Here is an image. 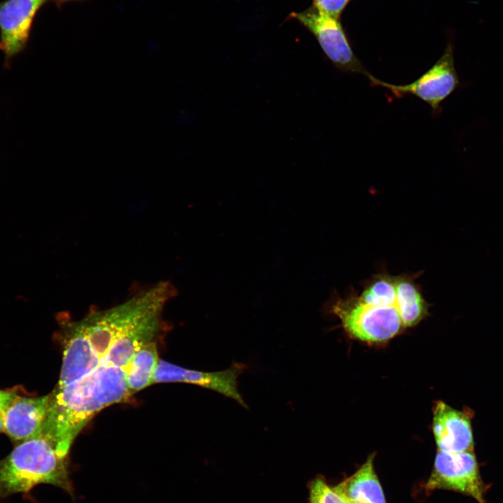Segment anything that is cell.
<instances>
[{
  "label": "cell",
  "instance_id": "1",
  "mask_svg": "<svg viewBox=\"0 0 503 503\" xmlns=\"http://www.w3.org/2000/svg\"><path fill=\"white\" fill-rule=\"evenodd\" d=\"M177 294L168 281L159 282L133 293L114 307L95 310L80 320L64 326V349L56 387L68 385L100 366L115 339L132 323Z\"/></svg>",
  "mask_w": 503,
  "mask_h": 503
},
{
  "label": "cell",
  "instance_id": "2",
  "mask_svg": "<svg viewBox=\"0 0 503 503\" xmlns=\"http://www.w3.org/2000/svg\"><path fill=\"white\" fill-rule=\"evenodd\" d=\"M332 301L358 333L384 342L419 323L430 307L414 275L386 272L373 275L359 292Z\"/></svg>",
  "mask_w": 503,
  "mask_h": 503
},
{
  "label": "cell",
  "instance_id": "3",
  "mask_svg": "<svg viewBox=\"0 0 503 503\" xmlns=\"http://www.w3.org/2000/svg\"><path fill=\"white\" fill-rule=\"evenodd\" d=\"M129 397L126 372L115 366L100 365L68 385L55 386L48 395L41 435L68 457L74 439L97 412Z\"/></svg>",
  "mask_w": 503,
  "mask_h": 503
},
{
  "label": "cell",
  "instance_id": "4",
  "mask_svg": "<svg viewBox=\"0 0 503 503\" xmlns=\"http://www.w3.org/2000/svg\"><path fill=\"white\" fill-rule=\"evenodd\" d=\"M68 465V457L42 435L20 442L0 460V497L28 494L42 483L73 494Z\"/></svg>",
  "mask_w": 503,
  "mask_h": 503
},
{
  "label": "cell",
  "instance_id": "5",
  "mask_svg": "<svg viewBox=\"0 0 503 503\" xmlns=\"http://www.w3.org/2000/svg\"><path fill=\"white\" fill-rule=\"evenodd\" d=\"M373 86L389 90L397 97L412 95L430 105L433 112L440 113L441 104L460 87L454 62L453 43L449 41L440 58L419 78L405 85L384 82L369 74L367 77Z\"/></svg>",
  "mask_w": 503,
  "mask_h": 503
},
{
  "label": "cell",
  "instance_id": "6",
  "mask_svg": "<svg viewBox=\"0 0 503 503\" xmlns=\"http://www.w3.org/2000/svg\"><path fill=\"white\" fill-rule=\"evenodd\" d=\"M291 17L314 36L326 57L338 71L367 77L370 73L354 53L340 19L314 5L300 13H293Z\"/></svg>",
  "mask_w": 503,
  "mask_h": 503
},
{
  "label": "cell",
  "instance_id": "7",
  "mask_svg": "<svg viewBox=\"0 0 503 503\" xmlns=\"http://www.w3.org/2000/svg\"><path fill=\"white\" fill-rule=\"evenodd\" d=\"M426 492L451 490L486 503L487 490L473 451L447 453L438 451L431 474L425 485Z\"/></svg>",
  "mask_w": 503,
  "mask_h": 503
},
{
  "label": "cell",
  "instance_id": "8",
  "mask_svg": "<svg viewBox=\"0 0 503 503\" xmlns=\"http://www.w3.org/2000/svg\"><path fill=\"white\" fill-rule=\"evenodd\" d=\"M48 0H6L0 2V50L5 64L23 51L35 16Z\"/></svg>",
  "mask_w": 503,
  "mask_h": 503
},
{
  "label": "cell",
  "instance_id": "9",
  "mask_svg": "<svg viewBox=\"0 0 503 503\" xmlns=\"http://www.w3.org/2000/svg\"><path fill=\"white\" fill-rule=\"evenodd\" d=\"M245 365L235 363L223 371L206 372L187 369L163 360H159L155 369L152 384L163 382H182L195 384L215 391L232 398L244 407L247 404L238 390V377Z\"/></svg>",
  "mask_w": 503,
  "mask_h": 503
},
{
  "label": "cell",
  "instance_id": "10",
  "mask_svg": "<svg viewBox=\"0 0 503 503\" xmlns=\"http://www.w3.org/2000/svg\"><path fill=\"white\" fill-rule=\"evenodd\" d=\"M165 305L161 304L154 307L121 333L112 342L100 365L115 366L127 372L136 351L152 341L159 332Z\"/></svg>",
  "mask_w": 503,
  "mask_h": 503
},
{
  "label": "cell",
  "instance_id": "11",
  "mask_svg": "<svg viewBox=\"0 0 503 503\" xmlns=\"http://www.w3.org/2000/svg\"><path fill=\"white\" fill-rule=\"evenodd\" d=\"M432 432L438 451L447 453L473 451L471 420L464 411L442 401L433 409Z\"/></svg>",
  "mask_w": 503,
  "mask_h": 503
},
{
  "label": "cell",
  "instance_id": "12",
  "mask_svg": "<svg viewBox=\"0 0 503 503\" xmlns=\"http://www.w3.org/2000/svg\"><path fill=\"white\" fill-rule=\"evenodd\" d=\"M48 395H17L5 411L4 432L14 442H24L42 432L48 407Z\"/></svg>",
  "mask_w": 503,
  "mask_h": 503
},
{
  "label": "cell",
  "instance_id": "13",
  "mask_svg": "<svg viewBox=\"0 0 503 503\" xmlns=\"http://www.w3.org/2000/svg\"><path fill=\"white\" fill-rule=\"evenodd\" d=\"M373 460L372 454L354 474L333 487L349 503H386Z\"/></svg>",
  "mask_w": 503,
  "mask_h": 503
},
{
  "label": "cell",
  "instance_id": "14",
  "mask_svg": "<svg viewBox=\"0 0 503 503\" xmlns=\"http://www.w3.org/2000/svg\"><path fill=\"white\" fill-rule=\"evenodd\" d=\"M156 344L150 342L136 351L126 372L129 397L152 384V378L159 363Z\"/></svg>",
  "mask_w": 503,
  "mask_h": 503
},
{
  "label": "cell",
  "instance_id": "15",
  "mask_svg": "<svg viewBox=\"0 0 503 503\" xmlns=\"http://www.w3.org/2000/svg\"><path fill=\"white\" fill-rule=\"evenodd\" d=\"M308 503H349L333 487H330L323 477L317 476L308 486Z\"/></svg>",
  "mask_w": 503,
  "mask_h": 503
},
{
  "label": "cell",
  "instance_id": "16",
  "mask_svg": "<svg viewBox=\"0 0 503 503\" xmlns=\"http://www.w3.org/2000/svg\"><path fill=\"white\" fill-rule=\"evenodd\" d=\"M349 0H313V5L328 15L340 19Z\"/></svg>",
  "mask_w": 503,
  "mask_h": 503
},
{
  "label": "cell",
  "instance_id": "17",
  "mask_svg": "<svg viewBox=\"0 0 503 503\" xmlns=\"http://www.w3.org/2000/svg\"><path fill=\"white\" fill-rule=\"evenodd\" d=\"M17 395L15 391H0V411H6Z\"/></svg>",
  "mask_w": 503,
  "mask_h": 503
},
{
  "label": "cell",
  "instance_id": "18",
  "mask_svg": "<svg viewBox=\"0 0 503 503\" xmlns=\"http://www.w3.org/2000/svg\"><path fill=\"white\" fill-rule=\"evenodd\" d=\"M4 416H5V411H0V432H2L4 430Z\"/></svg>",
  "mask_w": 503,
  "mask_h": 503
},
{
  "label": "cell",
  "instance_id": "19",
  "mask_svg": "<svg viewBox=\"0 0 503 503\" xmlns=\"http://www.w3.org/2000/svg\"><path fill=\"white\" fill-rule=\"evenodd\" d=\"M53 2H54L57 6H61L65 3L69 2V1H80V0H52Z\"/></svg>",
  "mask_w": 503,
  "mask_h": 503
}]
</instances>
